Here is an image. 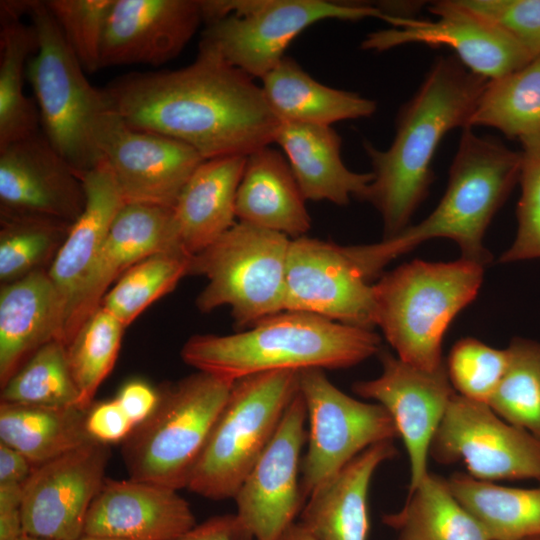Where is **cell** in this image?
I'll list each match as a JSON object with an SVG mask.
<instances>
[{
  "label": "cell",
  "mask_w": 540,
  "mask_h": 540,
  "mask_svg": "<svg viewBox=\"0 0 540 540\" xmlns=\"http://www.w3.org/2000/svg\"><path fill=\"white\" fill-rule=\"evenodd\" d=\"M1 214L72 224L85 205L81 175L42 131L0 149Z\"/></svg>",
  "instance_id": "d6986e66"
},
{
  "label": "cell",
  "mask_w": 540,
  "mask_h": 540,
  "mask_svg": "<svg viewBox=\"0 0 540 540\" xmlns=\"http://www.w3.org/2000/svg\"><path fill=\"white\" fill-rule=\"evenodd\" d=\"M274 143L283 150L306 200L339 206L352 197L364 200L374 175L346 167L341 137L331 126L280 122Z\"/></svg>",
  "instance_id": "484cf974"
},
{
  "label": "cell",
  "mask_w": 540,
  "mask_h": 540,
  "mask_svg": "<svg viewBox=\"0 0 540 540\" xmlns=\"http://www.w3.org/2000/svg\"><path fill=\"white\" fill-rule=\"evenodd\" d=\"M95 142L125 203L172 208L204 161L183 142L128 125L112 107L99 122Z\"/></svg>",
  "instance_id": "9a60e30c"
},
{
  "label": "cell",
  "mask_w": 540,
  "mask_h": 540,
  "mask_svg": "<svg viewBox=\"0 0 540 540\" xmlns=\"http://www.w3.org/2000/svg\"><path fill=\"white\" fill-rule=\"evenodd\" d=\"M87 410L2 402L0 442L26 456L35 466L92 440L86 430Z\"/></svg>",
  "instance_id": "f546056e"
},
{
  "label": "cell",
  "mask_w": 540,
  "mask_h": 540,
  "mask_svg": "<svg viewBox=\"0 0 540 540\" xmlns=\"http://www.w3.org/2000/svg\"><path fill=\"white\" fill-rule=\"evenodd\" d=\"M81 179L85 192L84 208L69 226L47 271L66 305L67 315L116 216L126 204L104 160L84 172Z\"/></svg>",
  "instance_id": "4316f807"
},
{
  "label": "cell",
  "mask_w": 540,
  "mask_h": 540,
  "mask_svg": "<svg viewBox=\"0 0 540 540\" xmlns=\"http://www.w3.org/2000/svg\"><path fill=\"white\" fill-rule=\"evenodd\" d=\"M18 540H42V539H39V538H36V537H32V536H29V535H23L21 538H19Z\"/></svg>",
  "instance_id": "816d5d0a"
},
{
  "label": "cell",
  "mask_w": 540,
  "mask_h": 540,
  "mask_svg": "<svg viewBox=\"0 0 540 540\" xmlns=\"http://www.w3.org/2000/svg\"><path fill=\"white\" fill-rule=\"evenodd\" d=\"M35 467L22 453L0 442V484H25Z\"/></svg>",
  "instance_id": "7dc6e473"
},
{
  "label": "cell",
  "mask_w": 540,
  "mask_h": 540,
  "mask_svg": "<svg viewBox=\"0 0 540 540\" xmlns=\"http://www.w3.org/2000/svg\"><path fill=\"white\" fill-rule=\"evenodd\" d=\"M85 424L92 440L108 445L123 442L135 427L116 398L92 404Z\"/></svg>",
  "instance_id": "ee69618b"
},
{
  "label": "cell",
  "mask_w": 540,
  "mask_h": 540,
  "mask_svg": "<svg viewBox=\"0 0 540 540\" xmlns=\"http://www.w3.org/2000/svg\"><path fill=\"white\" fill-rule=\"evenodd\" d=\"M497 25L532 58L540 55V0H458Z\"/></svg>",
  "instance_id": "7bdbcfd3"
},
{
  "label": "cell",
  "mask_w": 540,
  "mask_h": 540,
  "mask_svg": "<svg viewBox=\"0 0 540 540\" xmlns=\"http://www.w3.org/2000/svg\"><path fill=\"white\" fill-rule=\"evenodd\" d=\"M382 373L375 379L357 381L358 396L373 399L390 414L402 438L410 462L409 492L429 472L427 460L435 433L456 393L445 362L434 370L415 367L388 351H380Z\"/></svg>",
  "instance_id": "ac0fdd59"
},
{
  "label": "cell",
  "mask_w": 540,
  "mask_h": 540,
  "mask_svg": "<svg viewBox=\"0 0 540 540\" xmlns=\"http://www.w3.org/2000/svg\"><path fill=\"white\" fill-rule=\"evenodd\" d=\"M125 327L99 307L66 345L68 364L80 393V408L89 409L93 398L114 367Z\"/></svg>",
  "instance_id": "74e56055"
},
{
  "label": "cell",
  "mask_w": 540,
  "mask_h": 540,
  "mask_svg": "<svg viewBox=\"0 0 540 540\" xmlns=\"http://www.w3.org/2000/svg\"><path fill=\"white\" fill-rule=\"evenodd\" d=\"M77 540H127V539L104 537V536H94V535H85L84 534Z\"/></svg>",
  "instance_id": "f907efd6"
},
{
  "label": "cell",
  "mask_w": 540,
  "mask_h": 540,
  "mask_svg": "<svg viewBox=\"0 0 540 540\" xmlns=\"http://www.w3.org/2000/svg\"><path fill=\"white\" fill-rule=\"evenodd\" d=\"M164 250L183 252L176 240L172 208L126 203L116 216L72 303L62 342L67 345L71 341L83 323L100 307L108 290L130 267Z\"/></svg>",
  "instance_id": "ffe728a7"
},
{
  "label": "cell",
  "mask_w": 540,
  "mask_h": 540,
  "mask_svg": "<svg viewBox=\"0 0 540 540\" xmlns=\"http://www.w3.org/2000/svg\"><path fill=\"white\" fill-rule=\"evenodd\" d=\"M507 364V348H493L471 337L456 342L445 361L455 392L486 404L499 385Z\"/></svg>",
  "instance_id": "60d3db41"
},
{
  "label": "cell",
  "mask_w": 540,
  "mask_h": 540,
  "mask_svg": "<svg viewBox=\"0 0 540 540\" xmlns=\"http://www.w3.org/2000/svg\"><path fill=\"white\" fill-rule=\"evenodd\" d=\"M110 455L108 444L90 440L36 466L24 485L25 534L42 540L79 539Z\"/></svg>",
  "instance_id": "2e32d148"
},
{
  "label": "cell",
  "mask_w": 540,
  "mask_h": 540,
  "mask_svg": "<svg viewBox=\"0 0 540 540\" xmlns=\"http://www.w3.org/2000/svg\"><path fill=\"white\" fill-rule=\"evenodd\" d=\"M246 157L204 160L181 190L172 218L178 246L188 256L206 249L236 223V195Z\"/></svg>",
  "instance_id": "cb8c5ba5"
},
{
  "label": "cell",
  "mask_w": 540,
  "mask_h": 540,
  "mask_svg": "<svg viewBox=\"0 0 540 540\" xmlns=\"http://www.w3.org/2000/svg\"><path fill=\"white\" fill-rule=\"evenodd\" d=\"M279 540H316L300 522L290 526Z\"/></svg>",
  "instance_id": "681fc988"
},
{
  "label": "cell",
  "mask_w": 540,
  "mask_h": 540,
  "mask_svg": "<svg viewBox=\"0 0 540 540\" xmlns=\"http://www.w3.org/2000/svg\"><path fill=\"white\" fill-rule=\"evenodd\" d=\"M115 398L136 426L154 411L159 400V391L143 381L133 380L125 383Z\"/></svg>",
  "instance_id": "f6af8a7d"
},
{
  "label": "cell",
  "mask_w": 540,
  "mask_h": 540,
  "mask_svg": "<svg viewBox=\"0 0 540 540\" xmlns=\"http://www.w3.org/2000/svg\"><path fill=\"white\" fill-rule=\"evenodd\" d=\"M197 525L178 490L133 479H105L88 510L83 535L178 540Z\"/></svg>",
  "instance_id": "7402d4cb"
},
{
  "label": "cell",
  "mask_w": 540,
  "mask_h": 540,
  "mask_svg": "<svg viewBox=\"0 0 540 540\" xmlns=\"http://www.w3.org/2000/svg\"><path fill=\"white\" fill-rule=\"evenodd\" d=\"M290 242L279 232L237 221L191 257L189 275L208 281L196 299L197 308L207 313L229 306L238 328L285 311Z\"/></svg>",
  "instance_id": "30bf717a"
},
{
  "label": "cell",
  "mask_w": 540,
  "mask_h": 540,
  "mask_svg": "<svg viewBox=\"0 0 540 540\" xmlns=\"http://www.w3.org/2000/svg\"><path fill=\"white\" fill-rule=\"evenodd\" d=\"M104 91L128 125L183 142L204 160L248 156L274 143L280 124L261 85L202 46L185 67L124 75Z\"/></svg>",
  "instance_id": "6da1fadb"
},
{
  "label": "cell",
  "mask_w": 540,
  "mask_h": 540,
  "mask_svg": "<svg viewBox=\"0 0 540 540\" xmlns=\"http://www.w3.org/2000/svg\"><path fill=\"white\" fill-rule=\"evenodd\" d=\"M484 266L413 260L374 283L375 324L401 360L427 371L444 364L443 336L478 294Z\"/></svg>",
  "instance_id": "5b68a950"
},
{
  "label": "cell",
  "mask_w": 540,
  "mask_h": 540,
  "mask_svg": "<svg viewBox=\"0 0 540 540\" xmlns=\"http://www.w3.org/2000/svg\"><path fill=\"white\" fill-rule=\"evenodd\" d=\"M234 382L197 371L158 390L154 411L122 442L129 478L186 488Z\"/></svg>",
  "instance_id": "ba28073f"
},
{
  "label": "cell",
  "mask_w": 540,
  "mask_h": 540,
  "mask_svg": "<svg viewBox=\"0 0 540 540\" xmlns=\"http://www.w3.org/2000/svg\"><path fill=\"white\" fill-rule=\"evenodd\" d=\"M520 170L521 152L464 128L437 207L418 224L371 244L376 260L385 268L422 242L449 238L459 245L461 258L485 267L491 254L483 245L484 234L519 181Z\"/></svg>",
  "instance_id": "277c9868"
},
{
  "label": "cell",
  "mask_w": 540,
  "mask_h": 540,
  "mask_svg": "<svg viewBox=\"0 0 540 540\" xmlns=\"http://www.w3.org/2000/svg\"><path fill=\"white\" fill-rule=\"evenodd\" d=\"M44 3L85 72L101 69L104 35L114 0H46Z\"/></svg>",
  "instance_id": "ab89813d"
},
{
  "label": "cell",
  "mask_w": 540,
  "mask_h": 540,
  "mask_svg": "<svg viewBox=\"0 0 540 540\" xmlns=\"http://www.w3.org/2000/svg\"><path fill=\"white\" fill-rule=\"evenodd\" d=\"M23 535L21 509L0 510V540H18Z\"/></svg>",
  "instance_id": "c3c4849f"
},
{
  "label": "cell",
  "mask_w": 540,
  "mask_h": 540,
  "mask_svg": "<svg viewBox=\"0 0 540 540\" xmlns=\"http://www.w3.org/2000/svg\"><path fill=\"white\" fill-rule=\"evenodd\" d=\"M178 540H252L240 528L234 514L214 516Z\"/></svg>",
  "instance_id": "bcb514c9"
},
{
  "label": "cell",
  "mask_w": 540,
  "mask_h": 540,
  "mask_svg": "<svg viewBox=\"0 0 540 540\" xmlns=\"http://www.w3.org/2000/svg\"><path fill=\"white\" fill-rule=\"evenodd\" d=\"M261 80L267 103L280 122L331 126L370 117L377 109L374 100L315 80L289 56Z\"/></svg>",
  "instance_id": "f1b7e54d"
},
{
  "label": "cell",
  "mask_w": 540,
  "mask_h": 540,
  "mask_svg": "<svg viewBox=\"0 0 540 540\" xmlns=\"http://www.w3.org/2000/svg\"><path fill=\"white\" fill-rule=\"evenodd\" d=\"M380 351L381 338L373 329L282 311L242 332L194 335L180 355L197 371L236 381L270 371L348 368Z\"/></svg>",
  "instance_id": "3957f363"
},
{
  "label": "cell",
  "mask_w": 540,
  "mask_h": 540,
  "mask_svg": "<svg viewBox=\"0 0 540 540\" xmlns=\"http://www.w3.org/2000/svg\"><path fill=\"white\" fill-rule=\"evenodd\" d=\"M435 20L409 18L398 27L366 36L361 48L383 52L406 44L446 46L473 73L488 80L520 69L533 58L505 31L462 6L458 0L432 2Z\"/></svg>",
  "instance_id": "e0dca14e"
},
{
  "label": "cell",
  "mask_w": 540,
  "mask_h": 540,
  "mask_svg": "<svg viewBox=\"0 0 540 540\" xmlns=\"http://www.w3.org/2000/svg\"><path fill=\"white\" fill-rule=\"evenodd\" d=\"M440 464L462 462L482 481H540V439L499 417L488 404L455 393L432 440Z\"/></svg>",
  "instance_id": "7c38bea8"
},
{
  "label": "cell",
  "mask_w": 540,
  "mask_h": 540,
  "mask_svg": "<svg viewBox=\"0 0 540 540\" xmlns=\"http://www.w3.org/2000/svg\"><path fill=\"white\" fill-rule=\"evenodd\" d=\"M67 308L48 272L34 271L0 290V384L45 344L62 342Z\"/></svg>",
  "instance_id": "603a6c76"
},
{
  "label": "cell",
  "mask_w": 540,
  "mask_h": 540,
  "mask_svg": "<svg viewBox=\"0 0 540 540\" xmlns=\"http://www.w3.org/2000/svg\"><path fill=\"white\" fill-rule=\"evenodd\" d=\"M305 202L284 154L268 145L246 157L236 195L238 221L296 239L311 227Z\"/></svg>",
  "instance_id": "83f0119b"
},
{
  "label": "cell",
  "mask_w": 540,
  "mask_h": 540,
  "mask_svg": "<svg viewBox=\"0 0 540 540\" xmlns=\"http://www.w3.org/2000/svg\"><path fill=\"white\" fill-rule=\"evenodd\" d=\"M507 351V368L488 405L540 439V342L515 337Z\"/></svg>",
  "instance_id": "d590c367"
},
{
  "label": "cell",
  "mask_w": 540,
  "mask_h": 540,
  "mask_svg": "<svg viewBox=\"0 0 540 540\" xmlns=\"http://www.w3.org/2000/svg\"><path fill=\"white\" fill-rule=\"evenodd\" d=\"M298 382L309 422L307 450L301 460V488L308 498L364 450L399 435L382 405L347 395L323 369L299 371Z\"/></svg>",
  "instance_id": "8fae6325"
},
{
  "label": "cell",
  "mask_w": 540,
  "mask_h": 540,
  "mask_svg": "<svg viewBox=\"0 0 540 540\" xmlns=\"http://www.w3.org/2000/svg\"><path fill=\"white\" fill-rule=\"evenodd\" d=\"M0 149L38 131L35 101L25 95L29 59L38 42L34 27L20 17L0 13Z\"/></svg>",
  "instance_id": "d6a6232c"
},
{
  "label": "cell",
  "mask_w": 540,
  "mask_h": 540,
  "mask_svg": "<svg viewBox=\"0 0 540 540\" xmlns=\"http://www.w3.org/2000/svg\"><path fill=\"white\" fill-rule=\"evenodd\" d=\"M448 486L491 540H518L540 535V485L515 488L454 473Z\"/></svg>",
  "instance_id": "1f68e13d"
},
{
  "label": "cell",
  "mask_w": 540,
  "mask_h": 540,
  "mask_svg": "<svg viewBox=\"0 0 540 540\" xmlns=\"http://www.w3.org/2000/svg\"><path fill=\"white\" fill-rule=\"evenodd\" d=\"M201 24V0H114L101 66L163 65L182 52Z\"/></svg>",
  "instance_id": "44dd1931"
},
{
  "label": "cell",
  "mask_w": 540,
  "mask_h": 540,
  "mask_svg": "<svg viewBox=\"0 0 540 540\" xmlns=\"http://www.w3.org/2000/svg\"><path fill=\"white\" fill-rule=\"evenodd\" d=\"M190 261V256L178 250H164L142 259L113 284L100 307L126 328L189 275Z\"/></svg>",
  "instance_id": "e575fe53"
},
{
  "label": "cell",
  "mask_w": 540,
  "mask_h": 540,
  "mask_svg": "<svg viewBox=\"0 0 540 540\" xmlns=\"http://www.w3.org/2000/svg\"><path fill=\"white\" fill-rule=\"evenodd\" d=\"M1 401L80 407V393L70 371L66 345L54 340L33 353L1 387Z\"/></svg>",
  "instance_id": "8d00e7d4"
},
{
  "label": "cell",
  "mask_w": 540,
  "mask_h": 540,
  "mask_svg": "<svg viewBox=\"0 0 540 540\" xmlns=\"http://www.w3.org/2000/svg\"><path fill=\"white\" fill-rule=\"evenodd\" d=\"M205 29L199 46L262 79L289 44L314 23L378 18L395 24L379 4L328 0H201Z\"/></svg>",
  "instance_id": "8992f818"
},
{
  "label": "cell",
  "mask_w": 540,
  "mask_h": 540,
  "mask_svg": "<svg viewBox=\"0 0 540 540\" xmlns=\"http://www.w3.org/2000/svg\"><path fill=\"white\" fill-rule=\"evenodd\" d=\"M298 372L270 371L234 382L187 489L212 500L234 498L299 391Z\"/></svg>",
  "instance_id": "9c48e42d"
},
{
  "label": "cell",
  "mask_w": 540,
  "mask_h": 540,
  "mask_svg": "<svg viewBox=\"0 0 540 540\" xmlns=\"http://www.w3.org/2000/svg\"><path fill=\"white\" fill-rule=\"evenodd\" d=\"M474 126L491 127L519 141L540 133V55L488 81L468 122V128Z\"/></svg>",
  "instance_id": "836d02e7"
},
{
  "label": "cell",
  "mask_w": 540,
  "mask_h": 540,
  "mask_svg": "<svg viewBox=\"0 0 540 540\" xmlns=\"http://www.w3.org/2000/svg\"><path fill=\"white\" fill-rule=\"evenodd\" d=\"M518 540H540V535H534V536H530V537H525V538L518 539Z\"/></svg>",
  "instance_id": "f5cc1de1"
},
{
  "label": "cell",
  "mask_w": 540,
  "mask_h": 540,
  "mask_svg": "<svg viewBox=\"0 0 540 540\" xmlns=\"http://www.w3.org/2000/svg\"><path fill=\"white\" fill-rule=\"evenodd\" d=\"M27 15L37 50L26 68L42 133L80 174L100 160L95 132L111 109L107 95L88 81L44 1L30 0Z\"/></svg>",
  "instance_id": "52a82bcc"
},
{
  "label": "cell",
  "mask_w": 540,
  "mask_h": 540,
  "mask_svg": "<svg viewBox=\"0 0 540 540\" xmlns=\"http://www.w3.org/2000/svg\"><path fill=\"white\" fill-rule=\"evenodd\" d=\"M488 81L456 56H440L399 110L390 147L379 150L364 142L374 175L364 200L381 215L383 239L411 225V217L433 181L432 161L440 142L451 130L468 128Z\"/></svg>",
  "instance_id": "7a4b0ae2"
},
{
  "label": "cell",
  "mask_w": 540,
  "mask_h": 540,
  "mask_svg": "<svg viewBox=\"0 0 540 540\" xmlns=\"http://www.w3.org/2000/svg\"><path fill=\"white\" fill-rule=\"evenodd\" d=\"M374 279L356 245L302 236L291 239L285 311H301L360 328L375 324Z\"/></svg>",
  "instance_id": "4fadbf2b"
},
{
  "label": "cell",
  "mask_w": 540,
  "mask_h": 540,
  "mask_svg": "<svg viewBox=\"0 0 540 540\" xmlns=\"http://www.w3.org/2000/svg\"><path fill=\"white\" fill-rule=\"evenodd\" d=\"M398 540H491L452 494L447 480L428 472L404 506L382 516Z\"/></svg>",
  "instance_id": "4dcf8cb0"
},
{
  "label": "cell",
  "mask_w": 540,
  "mask_h": 540,
  "mask_svg": "<svg viewBox=\"0 0 540 540\" xmlns=\"http://www.w3.org/2000/svg\"><path fill=\"white\" fill-rule=\"evenodd\" d=\"M396 455L393 441L364 450L308 496L299 522L316 540H368L370 482L376 469Z\"/></svg>",
  "instance_id": "d4e9b609"
},
{
  "label": "cell",
  "mask_w": 540,
  "mask_h": 540,
  "mask_svg": "<svg viewBox=\"0 0 540 540\" xmlns=\"http://www.w3.org/2000/svg\"><path fill=\"white\" fill-rule=\"evenodd\" d=\"M307 410L298 391L266 449L234 496L235 518L252 540H279L304 506L299 472Z\"/></svg>",
  "instance_id": "5bb4252c"
},
{
  "label": "cell",
  "mask_w": 540,
  "mask_h": 540,
  "mask_svg": "<svg viewBox=\"0 0 540 540\" xmlns=\"http://www.w3.org/2000/svg\"><path fill=\"white\" fill-rule=\"evenodd\" d=\"M520 142L518 228L514 242L499 258L502 263L540 258V133L522 138Z\"/></svg>",
  "instance_id": "b9f144b4"
},
{
  "label": "cell",
  "mask_w": 540,
  "mask_h": 540,
  "mask_svg": "<svg viewBox=\"0 0 540 540\" xmlns=\"http://www.w3.org/2000/svg\"><path fill=\"white\" fill-rule=\"evenodd\" d=\"M71 224L26 215L1 214L0 280L16 281L41 270L62 244Z\"/></svg>",
  "instance_id": "f35d334b"
}]
</instances>
